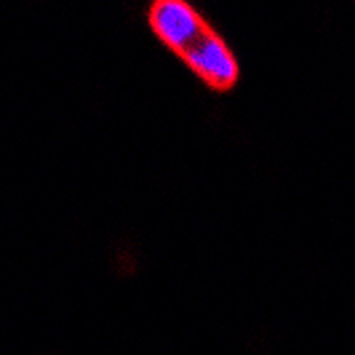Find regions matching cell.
<instances>
[{
	"label": "cell",
	"instance_id": "1",
	"mask_svg": "<svg viewBox=\"0 0 355 355\" xmlns=\"http://www.w3.org/2000/svg\"><path fill=\"white\" fill-rule=\"evenodd\" d=\"M150 27L163 46H168L198 78L216 91L238 83V62L225 40L200 19L184 0H155L150 8Z\"/></svg>",
	"mask_w": 355,
	"mask_h": 355
}]
</instances>
